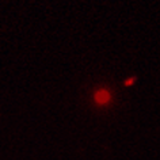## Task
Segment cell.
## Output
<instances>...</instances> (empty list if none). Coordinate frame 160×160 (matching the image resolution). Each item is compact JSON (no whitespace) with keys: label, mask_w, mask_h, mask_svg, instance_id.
I'll list each match as a JSON object with an SVG mask.
<instances>
[{"label":"cell","mask_w":160,"mask_h":160,"mask_svg":"<svg viewBox=\"0 0 160 160\" xmlns=\"http://www.w3.org/2000/svg\"><path fill=\"white\" fill-rule=\"evenodd\" d=\"M95 101H97L99 105H105L110 101V94L107 91H99V92L95 95Z\"/></svg>","instance_id":"1"}]
</instances>
